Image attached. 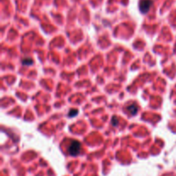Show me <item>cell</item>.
<instances>
[{"mask_svg": "<svg viewBox=\"0 0 176 176\" xmlns=\"http://www.w3.org/2000/svg\"><path fill=\"white\" fill-rule=\"evenodd\" d=\"M81 150V144L78 141L73 140L69 145L68 151L71 156H77Z\"/></svg>", "mask_w": 176, "mask_h": 176, "instance_id": "obj_1", "label": "cell"}, {"mask_svg": "<svg viewBox=\"0 0 176 176\" xmlns=\"http://www.w3.org/2000/svg\"><path fill=\"white\" fill-rule=\"evenodd\" d=\"M152 4V0H140V3H139V9H140V11L142 13H147L150 10Z\"/></svg>", "mask_w": 176, "mask_h": 176, "instance_id": "obj_2", "label": "cell"}, {"mask_svg": "<svg viewBox=\"0 0 176 176\" xmlns=\"http://www.w3.org/2000/svg\"><path fill=\"white\" fill-rule=\"evenodd\" d=\"M127 110L131 112V115H135L137 112V107L136 104L130 105V106H128V107H127Z\"/></svg>", "mask_w": 176, "mask_h": 176, "instance_id": "obj_3", "label": "cell"}, {"mask_svg": "<svg viewBox=\"0 0 176 176\" xmlns=\"http://www.w3.org/2000/svg\"><path fill=\"white\" fill-rule=\"evenodd\" d=\"M23 64H25V65H27V64H33V60L31 58H24L23 60Z\"/></svg>", "mask_w": 176, "mask_h": 176, "instance_id": "obj_4", "label": "cell"}, {"mask_svg": "<svg viewBox=\"0 0 176 176\" xmlns=\"http://www.w3.org/2000/svg\"><path fill=\"white\" fill-rule=\"evenodd\" d=\"M77 112H77V110H74V109H73V110H71V111H70V112L68 113V115H69L70 117H74Z\"/></svg>", "mask_w": 176, "mask_h": 176, "instance_id": "obj_5", "label": "cell"}]
</instances>
